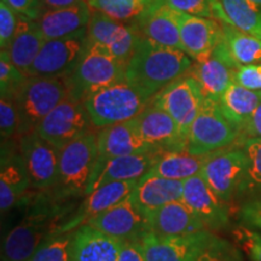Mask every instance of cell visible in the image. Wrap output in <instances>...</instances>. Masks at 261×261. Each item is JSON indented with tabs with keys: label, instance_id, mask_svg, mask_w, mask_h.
<instances>
[{
	"label": "cell",
	"instance_id": "obj_1",
	"mask_svg": "<svg viewBox=\"0 0 261 261\" xmlns=\"http://www.w3.org/2000/svg\"><path fill=\"white\" fill-rule=\"evenodd\" d=\"M192 63L194 60L184 51L162 46L139 35L135 51L126 64L125 77L152 98L187 74Z\"/></svg>",
	"mask_w": 261,
	"mask_h": 261
},
{
	"label": "cell",
	"instance_id": "obj_2",
	"mask_svg": "<svg viewBox=\"0 0 261 261\" xmlns=\"http://www.w3.org/2000/svg\"><path fill=\"white\" fill-rule=\"evenodd\" d=\"M70 96L68 76H28L15 97L19 137L35 132L39 123Z\"/></svg>",
	"mask_w": 261,
	"mask_h": 261
},
{
	"label": "cell",
	"instance_id": "obj_3",
	"mask_svg": "<svg viewBox=\"0 0 261 261\" xmlns=\"http://www.w3.org/2000/svg\"><path fill=\"white\" fill-rule=\"evenodd\" d=\"M151 99L125 79L90 93L85 97L84 106L94 128L99 129L135 119Z\"/></svg>",
	"mask_w": 261,
	"mask_h": 261
},
{
	"label": "cell",
	"instance_id": "obj_4",
	"mask_svg": "<svg viewBox=\"0 0 261 261\" xmlns=\"http://www.w3.org/2000/svg\"><path fill=\"white\" fill-rule=\"evenodd\" d=\"M125 73L126 64L117 61L104 48L89 42L68 76L70 96L84 102L85 97L94 91L125 80Z\"/></svg>",
	"mask_w": 261,
	"mask_h": 261
},
{
	"label": "cell",
	"instance_id": "obj_5",
	"mask_svg": "<svg viewBox=\"0 0 261 261\" xmlns=\"http://www.w3.org/2000/svg\"><path fill=\"white\" fill-rule=\"evenodd\" d=\"M97 130L86 133L60 149L58 194L85 195L98 159Z\"/></svg>",
	"mask_w": 261,
	"mask_h": 261
},
{
	"label": "cell",
	"instance_id": "obj_6",
	"mask_svg": "<svg viewBox=\"0 0 261 261\" xmlns=\"http://www.w3.org/2000/svg\"><path fill=\"white\" fill-rule=\"evenodd\" d=\"M238 137L240 129L224 115L217 100L205 98L189 129L188 150L192 154H210L233 144Z\"/></svg>",
	"mask_w": 261,
	"mask_h": 261
},
{
	"label": "cell",
	"instance_id": "obj_7",
	"mask_svg": "<svg viewBox=\"0 0 261 261\" xmlns=\"http://www.w3.org/2000/svg\"><path fill=\"white\" fill-rule=\"evenodd\" d=\"M94 129L97 128H94L83 100L69 96L39 123L37 132L57 149H62Z\"/></svg>",
	"mask_w": 261,
	"mask_h": 261
},
{
	"label": "cell",
	"instance_id": "obj_8",
	"mask_svg": "<svg viewBox=\"0 0 261 261\" xmlns=\"http://www.w3.org/2000/svg\"><path fill=\"white\" fill-rule=\"evenodd\" d=\"M200 174L221 200L230 203L240 195L247 175V158L243 149H220L205 162Z\"/></svg>",
	"mask_w": 261,
	"mask_h": 261
},
{
	"label": "cell",
	"instance_id": "obj_9",
	"mask_svg": "<svg viewBox=\"0 0 261 261\" xmlns=\"http://www.w3.org/2000/svg\"><path fill=\"white\" fill-rule=\"evenodd\" d=\"M205 97L195 77L188 73L152 97V102L171 115L188 139L189 129L200 113Z\"/></svg>",
	"mask_w": 261,
	"mask_h": 261
},
{
	"label": "cell",
	"instance_id": "obj_10",
	"mask_svg": "<svg viewBox=\"0 0 261 261\" xmlns=\"http://www.w3.org/2000/svg\"><path fill=\"white\" fill-rule=\"evenodd\" d=\"M54 213L44 211L22 220L6 233L2 246V261H29L48 236L56 231Z\"/></svg>",
	"mask_w": 261,
	"mask_h": 261
},
{
	"label": "cell",
	"instance_id": "obj_11",
	"mask_svg": "<svg viewBox=\"0 0 261 261\" xmlns=\"http://www.w3.org/2000/svg\"><path fill=\"white\" fill-rule=\"evenodd\" d=\"M18 149L27 168L32 188L51 190L57 187L60 149L39 133H28L18 138Z\"/></svg>",
	"mask_w": 261,
	"mask_h": 261
},
{
	"label": "cell",
	"instance_id": "obj_12",
	"mask_svg": "<svg viewBox=\"0 0 261 261\" xmlns=\"http://www.w3.org/2000/svg\"><path fill=\"white\" fill-rule=\"evenodd\" d=\"M87 32L46 40L28 76H69L86 50Z\"/></svg>",
	"mask_w": 261,
	"mask_h": 261
},
{
	"label": "cell",
	"instance_id": "obj_13",
	"mask_svg": "<svg viewBox=\"0 0 261 261\" xmlns=\"http://www.w3.org/2000/svg\"><path fill=\"white\" fill-rule=\"evenodd\" d=\"M139 33L133 24H125L103 12L92 10L87 25V40L109 52L113 57L127 64L135 51Z\"/></svg>",
	"mask_w": 261,
	"mask_h": 261
},
{
	"label": "cell",
	"instance_id": "obj_14",
	"mask_svg": "<svg viewBox=\"0 0 261 261\" xmlns=\"http://www.w3.org/2000/svg\"><path fill=\"white\" fill-rule=\"evenodd\" d=\"M238 68L228 54L224 39H221L211 55L194 61L188 74L195 77L205 98L218 102L230 84L233 83V73Z\"/></svg>",
	"mask_w": 261,
	"mask_h": 261
},
{
	"label": "cell",
	"instance_id": "obj_15",
	"mask_svg": "<svg viewBox=\"0 0 261 261\" xmlns=\"http://www.w3.org/2000/svg\"><path fill=\"white\" fill-rule=\"evenodd\" d=\"M86 224L120 241H140L149 232L145 213L129 196Z\"/></svg>",
	"mask_w": 261,
	"mask_h": 261
},
{
	"label": "cell",
	"instance_id": "obj_16",
	"mask_svg": "<svg viewBox=\"0 0 261 261\" xmlns=\"http://www.w3.org/2000/svg\"><path fill=\"white\" fill-rule=\"evenodd\" d=\"M181 201L194 212L207 230L219 231L230 224L227 203L212 190L201 174L184 180Z\"/></svg>",
	"mask_w": 261,
	"mask_h": 261
},
{
	"label": "cell",
	"instance_id": "obj_17",
	"mask_svg": "<svg viewBox=\"0 0 261 261\" xmlns=\"http://www.w3.org/2000/svg\"><path fill=\"white\" fill-rule=\"evenodd\" d=\"M137 120L143 138L152 149L163 152L188 150V139L177 122L152 99Z\"/></svg>",
	"mask_w": 261,
	"mask_h": 261
},
{
	"label": "cell",
	"instance_id": "obj_18",
	"mask_svg": "<svg viewBox=\"0 0 261 261\" xmlns=\"http://www.w3.org/2000/svg\"><path fill=\"white\" fill-rule=\"evenodd\" d=\"M163 151H146L139 154L119 156L96 165L85 195L108 182L140 180L154 167Z\"/></svg>",
	"mask_w": 261,
	"mask_h": 261
},
{
	"label": "cell",
	"instance_id": "obj_19",
	"mask_svg": "<svg viewBox=\"0 0 261 261\" xmlns=\"http://www.w3.org/2000/svg\"><path fill=\"white\" fill-rule=\"evenodd\" d=\"M173 15L184 52L194 61L211 55L223 39V25L217 19L198 17L175 10H173Z\"/></svg>",
	"mask_w": 261,
	"mask_h": 261
},
{
	"label": "cell",
	"instance_id": "obj_20",
	"mask_svg": "<svg viewBox=\"0 0 261 261\" xmlns=\"http://www.w3.org/2000/svg\"><path fill=\"white\" fill-rule=\"evenodd\" d=\"M97 143L98 159L96 165L119 156L158 151L143 138L137 117L99 128L97 130Z\"/></svg>",
	"mask_w": 261,
	"mask_h": 261
},
{
	"label": "cell",
	"instance_id": "obj_21",
	"mask_svg": "<svg viewBox=\"0 0 261 261\" xmlns=\"http://www.w3.org/2000/svg\"><path fill=\"white\" fill-rule=\"evenodd\" d=\"M137 184H138V180L114 181L96 189L91 194L86 195V198L79 210L71 215L69 220L65 221L63 225H60L55 232H69V231L76 230L81 225L86 224L91 218L110 210L114 205L126 200L135 190Z\"/></svg>",
	"mask_w": 261,
	"mask_h": 261
},
{
	"label": "cell",
	"instance_id": "obj_22",
	"mask_svg": "<svg viewBox=\"0 0 261 261\" xmlns=\"http://www.w3.org/2000/svg\"><path fill=\"white\" fill-rule=\"evenodd\" d=\"M212 233L208 230L185 236H159L148 232L140 240V243L145 261H189Z\"/></svg>",
	"mask_w": 261,
	"mask_h": 261
},
{
	"label": "cell",
	"instance_id": "obj_23",
	"mask_svg": "<svg viewBox=\"0 0 261 261\" xmlns=\"http://www.w3.org/2000/svg\"><path fill=\"white\" fill-rule=\"evenodd\" d=\"M145 217L149 232L159 236H185L207 230L182 201L171 202L158 210L146 212Z\"/></svg>",
	"mask_w": 261,
	"mask_h": 261
},
{
	"label": "cell",
	"instance_id": "obj_24",
	"mask_svg": "<svg viewBox=\"0 0 261 261\" xmlns=\"http://www.w3.org/2000/svg\"><path fill=\"white\" fill-rule=\"evenodd\" d=\"M91 14L89 3L83 2L64 9H42L35 22L44 38L52 40L87 32Z\"/></svg>",
	"mask_w": 261,
	"mask_h": 261
},
{
	"label": "cell",
	"instance_id": "obj_25",
	"mask_svg": "<svg viewBox=\"0 0 261 261\" xmlns=\"http://www.w3.org/2000/svg\"><path fill=\"white\" fill-rule=\"evenodd\" d=\"M27 168L21 152L15 149L2 146V165H0V210L4 214L14 208L29 188H31Z\"/></svg>",
	"mask_w": 261,
	"mask_h": 261
},
{
	"label": "cell",
	"instance_id": "obj_26",
	"mask_svg": "<svg viewBox=\"0 0 261 261\" xmlns=\"http://www.w3.org/2000/svg\"><path fill=\"white\" fill-rule=\"evenodd\" d=\"M132 24L142 37L162 46L184 51L173 10L159 4L156 0L150 4L144 14L133 21Z\"/></svg>",
	"mask_w": 261,
	"mask_h": 261
},
{
	"label": "cell",
	"instance_id": "obj_27",
	"mask_svg": "<svg viewBox=\"0 0 261 261\" xmlns=\"http://www.w3.org/2000/svg\"><path fill=\"white\" fill-rule=\"evenodd\" d=\"M122 241L84 224L74 230L73 261H117Z\"/></svg>",
	"mask_w": 261,
	"mask_h": 261
},
{
	"label": "cell",
	"instance_id": "obj_28",
	"mask_svg": "<svg viewBox=\"0 0 261 261\" xmlns=\"http://www.w3.org/2000/svg\"><path fill=\"white\" fill-rule=\"evenodd\" d=\"M184 181L160 177H143L137 184L129 198L144 213L166 205L171 202L181 201Z\"/></svg>",
	"mask_w": 261,
	"mask_h": 261
},
{
	"label": "cell",
	"instance_id": "obj_29",
	"mask_svg": "<svg viewBox=\"0 0 261 261\" xmlns=\"http://www.w3.org/2000/svg\"><path fill=\"white\" fill-rule=\"evenodd\" d=\"M212 154L213 152L192 154L189 150L162 152L154 167L144 177H160L184 181L200 174Z\"/></svg>",
	"mask_w": 261,
	"mask_h": 261
},
{
	"label": "cell",
	"instance_id": "obj_30",
	"mask_svg": "<svg viewBox=\"0 0 261 261\" xmlns=\"http://www.w3.org/2000/svg\"><path fill=\"white\" fill-rule=\"evenodd\" d=\"M260 102L261 91L248 90L233 81L221 94L218 104L224 115L241 130Z\"/></svg>",
	"mask_w": 261,
	"mask_h": 261
},
{
	"label": "cell",
	"instance_id": "obj_31",
	"mask_svg": "<svg viewBox=\"0 0 261 261\" xmlns=\"http://www.w3.org/2000/svg\"><path fill=\"white\" fill-rule=\"evenodd\" d=\"M45 41L46 39L39 29L37 22L29 19L8 48L3 51H6L12 63L28 76Z\"/></svg>",
	"mask_w": 261,
	"mask_h": 261
},
{
	"label": "cell",
	"instance_id": "obj_32",
	"mask_svg": "<svg viewBox=\"0 0 261 261\" xmlns=\"http://www.w3.org/2000/svg\"><path fill=\"white\" fill-rule=\"evenodd\" d=\"M223 25V39L227 51L238 67L261 63V39L241 31L230 23Z\"/></svg>",
	"mask_w": 261,
	"mask_h": 261
},
{
	"label": "cell",
	"instance_id": "obj_33",
	"mask_svg": "<svg viewBox=\"0 0 261 261\" xmlns=\"http://www.w3.org/2000/svg\"><path fill=\"white\" fill-rule=\"evenodd\" d=\"M231 24L259 38L261 35V10L249 0H220Z\"/></svg>",
	"mask_w": 261,
	"mask_h": 261
},
{
	"label": "cell",
	"instance_id": "obj_34",
	"mask_svg": "<svg viewBox=\"0 0 261 261\" xmlns=\"http://www.w3.org/2000/svg\"><path fill=\"white\" fill-rule=\"evenodd\" d=\"M247 158V175L238 196L261 195V138L247 139L241 144Z\"/></svg>",
	"mask_w": 261,
	"mask_h": 261
},
{
	"label": "cell",
	"instance_id": "obj_35",
	"mask_svg": "<svg viewBox=\"0 0 261 261\" xmlns=\"http://www.w3.org/2000/svg\"><path fill=\"white\" fill-rule=\"evenodd\" d=\"M90 8L103 12L116 21H135L150 6L145 0H87Z\"/></svg>",
	"mask_w": 261,
	"mask_h": 261
},
{
	"label": "cell",
	"instance_id": "obj_36",
	"mask_svg": "<svg viewBox=\"0 0 261 261\" xmlns=\"http://www.w3.org/2000/svg\"><path fill=\"white\" fill-rule=\"evenodd\" d=\"M156 2L175 11L185 12L198 17L213 18L221 23L231 24L220 0H156Z\"/></svg>",
	"mask_w": 261,
	"mask_h": 261
},
{
	"label": "cell",
	"instance_id": "obj_37",
	"mask_svg": "<svg viewBox=\"0 0 261 261\" xmlns=\"http://www.w3.org/2000/svg\"><path fill=\"white\" fill-rule=\"evenodd\" d=\"M74 231L54 232L38 248L29 261H73Z\"/></svg>",
	"mask_w": 261,
	"mask_h": 261
},
{
	"label": "cell",
	"instance_id": "obj_38",
	"mask_svg": "<svg viewBox=\"0 0 261 261\" xmlns=\"http://www.w3.org/2000/svg\"><path fill=\"white\" fill-rule=\"evenodd\" d=\"M189 261H244L242 254L232 243L212 233L205 242L196 249Z\"/></svg>",
	"mask_w": 261,
	"mask_h": 261
},
{
	"label": "cell",
	"instance_id": "obj_39",
	"mask_svg": "<svg viewBox=\"0 0 261 261\" xmlns=\"http://www.w3.org/2000/svg\"><path fill=\"white\" fill-rule=\"evenodd\" d=\"M27 75L10 60L6 51L0 52V93L2 97L15 98L27 80Z\"/></svg>",
	"mask_w": 261,
	"mask_h": 261
},
{
	"label": "cell",
	"instance_id": "obj_40",
	"mask_svg": "<svg viewBox=\"0 0 261 261\" xmlns=\"http://www.w3.org/2000/svg\"><path fill=\"white\" fill-rule=\"evenodd\" d=\"M29 19L32 18L18 14L6 3L0 0V47L2 50L8 48L17 33L24 27Z\"/></svg>",
	"mask_w": 261,
	"mask_h": 261
},
{
	"label": "cell",
	"instance_id": "obj_41",
	"mask_svg": "<svg viewBox=\"0 0 261 261\" xmlns=\"http://www.w3.org/2000/svg\"><path fill=\"white\" fill-rule=\"evenodd\" d=\"M19 117L15 98H0V135L3 142L18 137Z\"/></svg>",
	"mask_w": 261,
	"mask_h": 261
},
{
	"label": "cell",
	"instance_id": "obj_42",
	"mask_svg": "<svg viewBox=\"0 0 261 261\" xmlns=\"http://www.w3.org/2000/svg\"><path fill=\"white\" fill-rule=\"evenodd\" d=\"M232 236L250 261H261V231L240 225L233 228Z\"/></svg>",
	"mask_w": 261,
	"mask_h": 261
},
{
	"label": "cell",
	"instance_id": "obj_43",
	"mask_svg": "<svg viewBox=\"0 0 261 261\" xmlns=\"http://www.w3.org/2000/svg\"><path fill=\"white\" fill-rule=\"evenodd\" d=\"M233 81L252 91H261V63L241 65L233 73Z\"/></svg>",
	"mask_w": 261,
	"mask_h": 261
},
{
	"label": "cell",
	"instance_id": "obj_44",
	"mask_svg": "<svg viewBox=\"0 0 261 261\" xmlns=\"http://www.w3.org/2000/svg\"><path fill=\"white\" fill-rule=\"evenodd\" d=\"M240 219L246 226L261 231V195L249 197L240 210Z\"/></svg>",
	"mask_w": 261,
	"mask_h": 261
},
{
	"label": "cell",
	"instance_id": "obj_45",
	"mask_svg": "<svg viewBox=\"0 0 261 261\" xmlns=\"http://www.w3.org/2000/svg\"><path fill=\"white\" fill-rule=\"evenodd\" d=\"M253 138H261V102L254 110L249 120L241 128L238 140L242 144L244 140Z\"/></svg>",
	"mask_w": 261,
	"mask_h": 261
},
{
	"label": "cell",
	"instance_id": "obj_46",
	"mask_svg": "<svg viewBox=\"0 0 261 261\" xmlns=\"http://www.w3.org/2000/svg\"><path fill=\"white\" fill-rule=\"evenodd\" d=\"M10 8L18 14L27 16L32 19H37L40 15L42 6L40 0H3Z\"/></svg>",
	"mask_w": 261,
	"mask_h": 261
},
{
	"label": "cell",
	"instance_id": "obj_47",
	"mask_svg": "<svg viewBox=\"0 0 261 261\" xmlns=\"http://www.w3.org/2000/svg\"><path fill=\"white\" fill-rule=\"evenodd\" d=\"M117 261H145L140 241H122Z\"/></svg>",
	"mask_w": 261,
	"mask_h": 261
},
{
	"label": "cell",
	"instance_id": "obj_48",
	"mask_svg": "<svg viewBox=\"0 0 261 261\" xmlns=\"http://www.w3.org/2000/svg\"><path fill=\"white\" fill-rule=\"evenodd\" d=\"M42 9H64L87 0H40Z\"/></svg>",
	"mask_w": 261,
	"mask_h": 261
},
{
	"label": "cell",
	"instance_id": "obj_49",
	"mask_svg": "<svg viewBox=\"0 0 261 261\" xmlns=\"http://www.w3.org/2000/svg\"><path fill=\"white\" fill-rule=\"evenodd\" d=\"M253 5H255L257 9L261 10V0H249Z\"/></svg>",
	"mask_w": 261,
	"mask_h": 261
},
{
	"label": "cell",
	"instance_id": "obj_50",
	"mask_svg": "<svg viewBox=\"0 0 261 261\" xmlns=\"http://www.w3.org/2000/svg\"><path fill=\"white\" fill-rule=\"evenodd\" d=\"M145 2H146V3H149V4H151V3L154 2V0H145Z\"/></svg>",
	"mask_w": 261,
	"mask_h": 261
},
{
	"label": "cell",
	"instance_id": "obj_51",
	"mask_svg": "<svg viewBox=\"0 0 261 261\" xmlns=\"http://www.w3.org/2000/svg\"><path fill=\"white\" fill-rule=\"evenodd\" d=\"M260 39H261V35H260Z\"/></svg>",
	"mask_w": 261,
	"mask_h": 261
}]
</instances>
